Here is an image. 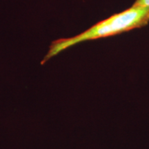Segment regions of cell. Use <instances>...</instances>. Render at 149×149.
<instances>
[{"label":"cell","mask_w":149,"mask_h":149,"mask_svg":"<svg viewBox=\"0 0 149 149\" xmlns=\"http://www.w3.org/2000/svg\"><path fill=\"white\" fill-rule=\"evenodd\" d=\"M133 5L149 7V0H135Z\"/></svg>","instance_id":"2"},{"label":"cell","mask_w":149,"mask_h":149,"mask_svg":"<svg viewBox=\"0 0 149 149\" xmlns=\"http://www.w3.org/2000/svg\"><path fill=\"white\" fill-rule=\"evenodd\" d=\"M148 23L149 7L133 4L129 8L97 22L76 36L54 41L41 64H45L52 57L81 42L119 35L144 27Z\"/></svg>","instance_id":"1"}]
</instances>
